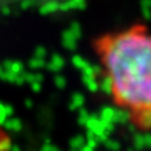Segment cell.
Here are the masks:
<instances>
[{"instance_id":"6da1fadb","label":"cell","mask_w":151,"mask_h":151,"mask_svg":"<svg viewBox=\"0 0 151 151\" xmlns=\"http://www.w3.org/2000/svg\"><path fill=\"white\" fill-rule=\"evenodd\" d=\"M91 49L113 105L141 133L151 131V28L135 23L98 35Z\"/></svg>"},{"instance_id":"7a4b0ae2","label":"cell","mask_w":151,"mask_h":151,"mask_svg":"<svg viewBox=\"0 0 151 151\" xmlns=\"http://www.w3.org/2000/svg\"><path fill=\"white\" fill-rule=\"evenodd\" d=\"M12 142L8 131L0 125V151H11Z\"/></svg>"}]
</instances>
